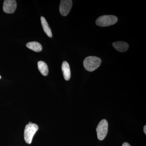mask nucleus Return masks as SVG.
<instances>
[{
	"label": "nucleus",
	"mask_w": 146,
	"mask_h": 146,
	"mask_svg": "<svg viewBox=\"0 0 146 146\" xmlns=\"http://www.w3.org/2000/svg\"><path fill=\"white\" fill-rule=\"evenodd\" d=\"M72 5V1L71 0H62L60 1L59 11L62 16H65L70 12Z\"/></svg>",
	"instance_id": "5"
},
{
	"label": "nucleus",
	"mask_w": 146,
	"mask_h": 146,
	"mask_svg": "<svg viewBox=\"0 0 146 146\" xmlns=\"http://www.w3.org/2000/svg\"><path fill=\"white\" fill-rule=\"evenodd\" d=\"M61 68L64 79L65 80L68 81L71 78L70 68L69 63L67 61H64L62 63Z\"/></svg>",
	"instance_id": "7"
},
{
	"label": "nucleus",
	"mask_w": 146,
	"mask_h": 146,
	"mask_svg": "<svg viewBox=\"0 0 146 146\" xmlns=\"http://www.w3.org/2000/svg\"><path fill=\"white\" fill-rule=\"evenodd\" d=\"M101 62V59L100 58L96 56H88L84 60V66L86 70L93 72L99 67Z\"/></svg>",
	"instance_id": "1"
},
{
	"label": "nucleus",
	"mask_w": 146,
	"mask_h": 146,
	"mask_svg": "<svg viewBox=\"0 0 146 146\" xmlns=\"http://www.w3.org/2000/svg\"><path fill=\"white\" fill-rule=\"evenodd\" d=\"M108 123L106 119L102 120L97 126L96 131L98 139L102 141L107 135L108 132Z\"/></svg>",
	"instance_id": "4"
},
{
	"label": "nucleus",
	"mask_w": 146,
	"mask_h": 146,
	"mask_svg": "<svg viewBox=\"0 0 146 146\" xmlns=\"http://www.w3.org/2000/svg\"><path fill=\"white\" fill-rule=\"evenodd\" d=\"M27 47L30 49L36 52H40L42 50V45L38 42H32L27 43Z\"/></svg>",
	"instance_id": "10"
},
{
	"label": "nucleus",
	"mask_w": 146,
	"mask_h": 146,
	"mask_svg": "<svg viewBox=\"0 0 146 146\" xmlns=\"http://www.w3.org/2000/svg\"><path fill=\"white\" fill-rule=\"evenodd\" d=\"M144 133H145V134H146V126L145 125V126L144 127Z\"/></svg>",
	"instance_id": "13"
},
{
	"label": "nucleus",
	"mask_w": 146,
	"mask_h": 146,
	"mask_svg": "<svg viewBox=\"0 0 146 146\" xmlns=\"http://www.w3.org/2000/svg\"><path fill=\"white\" fill-rule=\"evenodd\" d=\"M118 18L113 15H104L99 17L96 21V24L99 27H106L112 25L117 23Z\"/></svg>",
	"instance_id": "3"
},
{
	"label": "nucleus",
	"mask_w": 146,
	"mask_h": 146,
	"mask_svg": "<svg viewBox=\"0 0 146 146\" xmlns=\"http://www.w3.org/2000/svg\"><path fill=\"white\" fill-rule=\"evenodd\" d=\"M17 7L15 0H5L3 5V10L6 13H12L15 12Z\"/></svg>",
	"instance_id": "6"
},
{
	"label": "nucleus",
	"mask_w": 146,
	"mask_h": 146,
	"mask_svg": "<svg viewBox=\"0 0 146 146\" xmlns=\"http://www.w3.org/2000/svg\"><path fill=\"white\" fill-rule=\"evenodd\" d=\"M112 46L115 49L120 52L126 51L129 48V44L127 43L123 42H116L112 44Z\"/></svg>",
	"instance_id": "8"
},
{
	"label": "nucleus",
	"mask_w": 146,
	"mask_h": 146,
	"mask_svg": "<svg viewBox=\"0 0 146 146\" xmlns=\"http://www.w3.org/2000/svg\"><path fill=\"white\" fill-rule=\"evenodd\" d=\"M38 129V125L31 122L29 123L26 126L24 131V138L27 143L31 144L33 136Z\"/></svg>",
	"instance_id": "2"
},
{
	"label": "nucleus",
	"mask_w": 146,
	"mask_h": 146,
	"mask_svg": "<svg viewBox=\"0 0 146 146\" xmlns=\"http://www.w3.org/2000/svg\"><path fill=\"white\" fill-rule=\"evenodd\" d=\"M1 76H0V79H1Z\"/></svg>",
	"instance_id": "14"
},
{
	"label": "nucleus",
	"mask_w": 146,
	"mask_h": 146,
	"mask_svg": "<svg viewBox=\"0 0 146 146\" xmlns=\"http://www.w3.org/2000/svg\"><path fill=\"white\" fill-rule=\"evenodd\" d=\"M122 146H131V145L127 143H124L123 144Z\"/></svg>",
	"instance_id": "12"
},
{
	"label": "nucleus",
	"mask_w": 146,
	"mask_h": 146,
	"mask_svg": "<svg viewBox=\"0 0 146 146\" xmlns=\"http://www.w3.org/2000/svg\"><path fill=\"white\" fill-rule=\"evenodd\" d=\"M41 21L42 27L45 33L47 35V36L51 38L52 36V33L46 20L44 17L42 16L41 17Z\"/></svg>",
	"instance_id": "9"
},
{
	"label": "nucleus",
	"mask_w": 146,
	"mask_h": 146,
	"mask_svg": "<svg viewBox=\"0 0 146 146\" xmlns=\"http://www.w3.org/2000/svg\"><path fill=\"white\" fill-rule=\"evenodd\" d=\"M38 70L44 76H47L48 74V68L46 63L43 61H39L37 63Z\"/></svg>",
	"instance_id": "11"
}]
</instances>
